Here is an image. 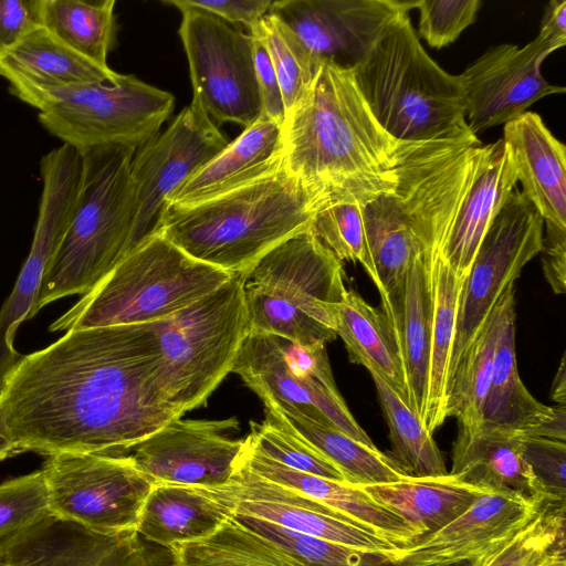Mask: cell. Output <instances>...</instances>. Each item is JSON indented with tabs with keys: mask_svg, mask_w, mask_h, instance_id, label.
Wrapping results in <instances>:
<instances>
[{
	"mask_svg": "<svg viewBox=\"0 0 566 566\" xmlns=\"http://www.w3.org/2000/svg\"><path fill=\"white\" fill-rule=\"evenodd\" d=\"M346 292L342 261L311 230L297 233L245 271L248 335L302 345L334 340Z\"/></svg>",
	"mask_w": 566,
	"mask_h": 566,
	"instance_id": "6",
	"label": "cell"
},
{
	"mask_svg": "<svg viewBox=\"0 0 566 566\" xmlns=\"http://www.w3.org/2000/svg\"><path fill=\"white\" fill-rule=\"evenodd\" d=\"M521 453L548 502H565L566 442L520 434Z\"/></svg>",
	"mask_w": 566,
	"mask_h": 566,
	"instance_id": "46",
	"label": "cell"
},
{
	"mask_svg": "<svg viewBox=\"0 0 566 566\" xmlns=\"http://www.w3.org/2000/svg\"><path fill=\"white\" fill-rule=\"evenodd\" d=\"M323 203L317 191L281 166L197 203L165 202L155 232L198 261L245 272L283 241L310 230Z\"/></svg>",
	"mask_w": 566,
	"mask_h": 566,
	"instance_id": "3",
	"label": "cell"
},
{
	"mask_svg": "<svg viewBox=\"0 0 566 566\" xmlns=\"http://www.w3.org/2000/svg\"><path fill=\"white\" fill-rule=\"evenodd\" d=\"M415 252L400 282L381 294V311L397 345L408 391V406L424 422L432 327V256L444 243Z\"/></svg>",
	"mask_w": 566,
	"mask_h": 566,
	"instance_id": "21",
	"label": "cell"
},
{
	"mask_svg": "<svg viewBox=\"0 0 566 566\" xmlns=\"http://www.w3.org/2000/svg\"><path fill=\"white\" fill-rule=\"evenodd\" d=\"M119 75L71 50L43 27L0 52V76L8 82L9 93L25 104L45 91L115 83Z\"/></svg>",
	"mask_w": 566,
	"mask_h": 566,
	"instance_id": "25",
	"label": "cell"
},
{
	"mask_svg": "<svg viewBox=\"0 0 566 566\" xmlns=\"http://www.w3.org/2000/svg\"><path fill=\"white\" fill-rule=\"evenodd\" d=\"M240 463L253 474L303 494L402 547L426 535L423 528L375 501L359 485L290 469L252 448L247 439Z\"/></svg>",
	"mask_w": 566,
	"mask_h": 566,
	"instance_id": "23",
	"label": "cell"
},
{
	"mask_svg": "<svg viewBox=\"0 0 566 566\" xmlns=\"http://www.w3.org/2000/svg\"><path fill=\"white\" fill-rule=\"evenodd\" d=\"M389 429L391 458L410 476H441L447 471L443 457L419 417L375 371L368 370Z\"/></svg>",
	"mask_w": 566,
	"mask_h": 566,
	"instance_id": "39",
	"label": "cell"
},
{
	"mask_svg": "<svg viewBox=\"0 0 566 566\" xmlns=\"http://www.w3.org/2000/svg\"><path fill=\"white\" fill-rule=\"evenodd\" d=\"M233 481L239 490L237 514L363 551L399 554L405 548L303 494L253 474L241 463Z\"/></svg>",
	"mask_w": 566,
	"mask_h": 566,
	"instance_id": "20",
	"label": "cell"
},
{
	"mask_svg": "<svg viewBox=\"0 0 566 566\" xmlns=\"http://www.w3.org/2000/svg\"><path fill=\"white\" fill-rule=\"evenodd\" d=\"M160 367L149 323L67 331L7 379L2 432L19 452L123 454L184 415Z\"/></svg>",
	"mask_w": 566,
	"mask_h": 566,
	"instance_id": "1",
	"label": "cell"
},
{
	"mask_svg": "<svg viewBox=\"0 0 566 566\" xmlns=\"http://www.w3.org/2000/svg\"><path fill=\"white\" fill-rule=\"evenodd\" d=\"M282 144L283 168L317 191L324 207L367 205L390 190L403 143L378 124L352 70L322 61L307 91L286 112Z\"/></svg>",
	"mask_w": 566,
	"mask_h": 566,
	"instance_id": "2",
	"label": "cell"
},
{
	"mask_svg": "<svg viewBox=\"0 0 566 566\" xmlns=\"http://www.w3.org/2000/svg\"><path fill=\"white\" fill-rule=\"evenodd\" d=\"M517 176L503 142L488 144V151L461 203L446 239L442 253L459 274H468L480 243Z\"/></svg>",
	"mask_w": 566,
	"mask_h": 566,
	"instance_id": "28",
	"label": "cell"
},
{
	"mask_svg": "<svg viewBox=\"0 0 566 566\" xmlns=\"http://www.w3.org/2000/svg\"><path fill=\"white\" fill-rule=\"evenodd\" d=\"M565 357L562 358L558 371L553 381L551 397L559 406H565L566 402V370Z\"/></svg>",
	"mask_w": 566,
	"mask_h": 566,
	"instance_id": "53",
	"label": "cell"
},
{
	"mask_svg": "<svg viewBox=\"0 0 566 566\" xmlns=\"http://www.w3.org/2000/svg\"><path fill=\"white\" fill-rule=\"evenodd\" d=\"M559 44L537 35L523 48L493 45L459 75L470 130L478 136L506 124L538 99L565 93L564 86L548 83L541 73L543 61Z\"/></svg>",
	"mask_w": 566,
	"mask_h": 566,
	"instance_id": "16",
	"label": "cell"
},
{
	"mask_svg": "<svg viewBox=\"0 0 566 566\" xmlns=\"http://www.w3.org/2000/svg\"><path fill=\"white\" fill-rule=\"evenodd\" d=\"M40 27V0H0V52Z\"/></svg>",
	"mask_w": 566,
	"mask_h": 566,
	"instance_id": "48",
	"label": "cell"
},
{
	"mask_svg": "<svg viewBox=\"0 0 566 566\" xmlns=\"http://www.w3.org/2000/svg\"><path fill=\"white\" fill-rule=\"evenodd\" d=\"M480 566H566L565 502H547L524 527L488 549Z\"/></svg>",
	"mask_w": 566,
	"mask_h": 566,
	"instance_id": "40",
	"label": "cell"
},
{
	"mask_svg": "<svg viewBox=\"0 0 566 566\" xmlns=\"http://www.w3.org/2000/svg\"><path fill=\"white\" fill-rule=\"evenodd\" d=\"M541 253L546 281L556 294L566 292V234H546Z\"/></svg>",
	"mask_w": 566,
	"mask_h": 566,
	"instance_id": "50",
	"label": "cell"
},
{
	"mask_svg": "<svg viewBox=\"0 0 566 566\" xmlns=\"http://www.w3.org/2000/svg\"><path fill=\"white\" fill-rule=\"evenodd\" d=\"M1 542L9 566H151L136 531L105 534L52 514Z\"/></svg>",
	"mask_w": 566,
	"mask_h": 566,
	"instance_id": "19",
	"label": "cell"
},
{
	"mask_svg": "<svg viewBox=\"0 0 566 566\" xmlns=\"http://www.w3.org/2000/svg\"><path fill=\"white\" fill-rule=\"evenodd\" d=\"M249 32L261 40L270 56L287 112L307 91L322 62L274 14L264 15Z\"/></svg>",
	"mask_w": 566,
	"mask_h": 566,
	"instance_id": "41",
	"label": "cell"
},
{
	"mask_svg": "<svg viewBox=\"0 0 566 566\" xmlns=\"http://www.w3.org/2000/svg\"><path fill=\"white\" fill-rule=\"evenodd\" d=\"M263 403L265 419L316 449L339 470L346 483H390L408 476L390 455L378 448H370L334 426L308 417L294 406L273 401Z\"/></svg>",
	"mask_w": 566,
	"mask_h": 566,
	"instance_id": "31",
	"label": "cell"
},
{
	"mask_svg": "<svg viewBox=\"0 0 566 566\" xmlns=\"http://www.w3.org/2000/svg\"><path fill=\"white\" fill-rule=\"evenodd\" d=\"M495 545H496V544H495ZM485 552H486V551H485ZM482 555H483V554H481L480 556L474 557V558L458 559V560L448 562V563L438 564V565H432V566H478V565H479L480 557H481Z\"/></svg>",
	"mask_w": 566,
	"mask_h": 566,
	"instance_id": "55",
	"label": "cell"
},
{
	"mask_svg": "<svg viewBox=\"0 0 566 566\" xmlns=\"http://www.w3.org/2000/svg\"><path fill=\"white\" fill-rule=\"evenodd\" d=\"M544 504L513 492H489L450 524L407 547L474 558L528 524Z\"/></svg>",
	"mask_w": 566,
	"mask_h": 566,
	"instance_id": "27",
	"label": "cell"
},
{
	"mask_svg": "<svg viewBox=\"0 0 566 566\" xmlns=\"http://www.w3.org/2000/svg\"><path fill=\"white\" fill-rule=\"evenodd\" d=\"M238 420H170L129 449L135 465L154 483L221 486L232 482L244 440L226 436Z\"/></svg>",
	"mask_w": 566,
	"mask_h": 566,
	"instance_id": "18",
	"label": "cell"
},
{
	"mask_svg": "<svg viewBox=\"0 0 566 566\" xmlns=\"http://www.w3.org/2000/svg\"><path fill=\"white\" fill-rule=\"evenodd\" d=\"M440 245L432 256L433 311L426 429L433 434L446 421L451 381V358L455 338L459 298L467 274H459L446 261Z\"/></svg>",
	"mask_w": 566,
	"mask_h": 566,
	"instance_id": "33",
	"label": "cell"
},
{
	"mask_svg": "<svg viewBox=\"0 0 566 566\" xmlns=\"http://www.w3.org/2000/svg\"><path fill=\"white\" fill-rule=\"evenodd\" d=\"M82 171V153L67 145L50 150L40 160L43 186L31 250L0 310V392L23 357L13 348L14 334L28 319L42 277L73 221Z\"/></svg>",
	"mask_w": 566,
	"mask_h": 566,
	"instance_id": "14",
	"label": "cell"
},
{
	"mask_svg": "<svg viewBox=\"0 0 566 566\" xmlns=\"http://www.w3.org/2000/svg\"><path fill=\"white\" fill-rule=\"evenodd\" d=\"M375 501L405 520L434 533L463 514L481 495L493 492L448 473L406 476L397 482L359 485Z\"/></svg>",
	"mask_w": 566,
	"mask_h": 566,
	"instance_id": "32",
	"label": "cell"
},
{
	"mask_svg": "<svg viewBox=\"0 0 566 566\" xmlns=\"http://www.w3.org/2000/svg\"><path fill=\"white\" fill-rule=\"evenodd\" d=\"M530 436L566 442V407L554 406L553 415Z\"/></svg>",
	"mask_w": 566,
	"mask_h": 566,
	"instance_id": "52",
	"label": "cell"
},
{
	"mask_svg": "<svg viewBox=\"0 0 566 566\" xmlns=\"http://www.w3.org/2000/svg\"><path fill=\"white\" fill-rule=\"evenodd\" d=\"M0 566H9L7 553L0 539Z\"/></svg>",
	"mask_w": 566,
	"mask_h": 566,
	"instance_id": "56",
	"label": "cell"
},
{
	"mask_svg": "<svg viewBox=\"0 0 566 566\" xmlns=\"http://www.w3.org/2000/svg\"><path fill=\"white\" fill-rule=\"evenodd\" d=\"M335 332L349 360L375 371L408 405V391L397 345L381 310L347 290L338 306Z\"/></svg>",
	"mask_w": 566,
	"mask_h": 566,
	"instance_id": "34",
	"label": "cell"
},
{
	"mask_svg": "<svg viewBox=\"0 0 566 566\" xmlns=\"http://www.w3.org/2000/svg\"><path fill=\"white\" fill-rule=\"evenodd\" d=\"M228 144V138L192 99L163 133L136 149L130 176L136 200L135 235L140 243L155 232L168 196Z\"/></svg>",
	"mask_w": 566,
	"mask_h": 566,
	"instance_id": "15",
	"label": "cell"
},
{
	"mask_svg": "<svg viewBox=\"0 0 566 566\" xmlns=\"http://www.w3.org/2000/svg\"><path fill=\"white\" fill-rule=\"evenodd\" d=\"M250 34L253 36L254 70L261 102L260 115L283 125L286 111L275 71L261 40Z\"/></svg>",
	"mask_w": 566,
	"mask_h": 566,
	"instance_id": "49",
	"label": "cell"
},
{
	"mask_svg": "<svg viewBox=\"0 0 566 566\" xmlns=\"http://www.w3.org/2000/svg\"><path fill=\"white\" fill-rule=\"evenodd\" d=\"M460 481L493 492H513L548 502L521 453L520 434L481 428L458 431L449 472Z\"/></svg>",
	"mask_w": 566,
	"mask_h": 566,
	"instance_id": "29",
	"label": "cell"
},
{
	"mask_svg": "<svg viewBox=\"0 0 566 566\" xmlns=\"http://www.w3.org/2000/svg\"><path fill=\"white\" fill-rule=\"evenodd\" d=\"M544 221L515 187L488 228L463 282L451 358V379L462 356L523 268L543 248ZM451 382V381H450Z\"/></svg>",
	"mask_w": 566,
	"mask_h": 566,
	"instance_id": "13",
	"label": "cell"
},
{
	"mask_svg": "<svg viewBox=\"0 0 566 566\" xmlns=\"http://www.w3.org/2000/svg\"><path fill=\"white\" fill-rule=\"evenodd\" d=\"M282 156V125L259 115L165 202L191 205L226 193L275 171Z\"/></svg>",
	"mask_w": 566,
	"mask_h": 566,
	"instance_id": "26",
	"label": "cell"
},
{
	"mask_svg": "<svg viewBox=\"0 0 566 566\" xmlns=\"http://www.w3.org/2000/svg\"><path fill=\"white\" fill-rule=\"evenodd\" d=\"M239 504L235 482L221 486L155 483L144 503L136 532L170 547L208 537L234 517Z\"/></svg>",
	"mask_w": 566,
	"mask_h": 566,
	"instance_id": "22",
	"label": "cell"
},
{
	"mask_svg": "<svg viewBox=\"0 0 566 566\" xmlns=\"http://www.w3.org/2000/svg\"><path fill=\"white\" fill-rule=\"evenodd\" d=\"M20 453L15 446L3 434L0 423V461Z\"/></svg>",
	"mask_w": 566,
	"mask_h": 566,
	"instance_id": "54",
	"label": "cell"
},
{
	"mask_svg": "<svg viewBox=\"0 0 566 566\" xmlns=\"http://www.w3.org/2000/svg\"><path fill=\"white\" fill-rule=\"evenodd\" d=\"M41 126L63 145L81 153L106 146L138 149L156 136L174 111L171 93L133 74L115 83L50 90L28 103Z\"/></svg>",
	"mask_w": 566,
	"mask_h": 566,
	"instance_id": "9",
	"label": "cell"
},
{
	"mask_svg": "<svg viewBox=\"0 0 566 566\" xmlns=\"http://www.w3.org/2000/svg\"><path fill=\"white\" fill-rule=\"evenodd\" d=\"M250 426L247 441L268 458L296 471L345 482L331 461L291 431L268 419L262 423L251 422Z\"/></svg>",
	"mask_w": 566,
	"mask_h": 566,
	"instance_id": "43",
	"label": "cell"
},
{
	"mask_svg": "<svg viewBox=\"0 0 566 566\" xmlns=\"http://www.w3.org/2000/svg\"><path fill=\"white\" fill-rule=\"evenodd\" d=\"M365 206L359 202L326 205L315 213L310 230L339 261L360 263L377 286V273L365 233Z\"/></svg>",
	"mask_w": 566,
	"mask_h": 566,
	"instance_id": "42",
	"label": "cell"
},
{
	"mask_svg": "<svg viewBox=\"0 0 566 566\" xmlns=\"http://www.w3.org/2000/svg\"><path fill=\"white\" fill-rule=\"evenodd\" d=\"M179 11L178 34L188 61L192 99L211 119L248 127L261 113L253 36L205 11Z\"/></svg>",
	"mask_w": 566,
	"mask_h": 566,
	"instance_id": "12",
	"label": "cell"
},
{
	"mask_svg": "<svg viewBox=\"0 0 566 566\" xmlns=\"http://www.w3.org/2000/svg\"><path fill=\"white\" fill-rule=\"evenodd\" d=\"M245 272L193 304L149 323L160 355L161 381L182 413L201 407L231 373L248 335Z\"/></svg>",
	"mask_w": 566,
	"mask_h": 566,
	"instance_id": "8",
	"label": "cell"
},
{
	"mask_svg": "<svg viewBox=\"0 0 566 566\" xmlns=\"http://www.w3.org/2000/svg\"><path fill=\"white\" fill-rule=\"evenodd\" d=\"M503 142L513 160L522 193L546 229L566 231V147L535 112L504 125Z\"/></svg>",
	"mask_w": 566,
	"mask_h": 566,
	"instance_id": "24",
	"label": "cell"
},
{
	"mask_svg": "<svg viewBox=\"0 0 566 566\" xmlns=\"http://www.w3.org/2000/svg\"><path fill=\"white\" fill-rule=\"evenodd\" d=\"M232 274L189 256L154 232L49 329L157 322L212 293Z\"/></svg>",
	"mask_w": 566,
	"mask_h": 566,
	"instance_id": "7",
	"label": "cell"
},
{
	"mask_svg": "<svg viewBox=\"0 0 566 566\" xmlns=\"http://www.w3.org/2000/svg\"><path fill=\"white\" fill-rule=\"evenodd\" d=\"M514 285L501 298L493 371L483 409L482 428L530 436L554 412L533 397L517 370Z\"/></svg>",
	"mask_w": 566,
	"mask_h": 566,
	"instance_id": "30",
	"label": "cell"
},
{
	"mask_svg": "<svg viewBox=\"0 0 566 566\" xmlns=\"http://www.w3.org/2000/svg\"><path fill=\"white\" fill-rule=\"evenodd\" d=\"M41 471L50 514L105 534L136 531L155 484L124 454L59 453Z\"/></svg>",
	"mask_w": 566,
	"mask_h": 566,
	"instance_id": "11",
	"label": "cell"
},
{
	"mask_svg": "<svg viewBox=\"0 0 566 566\" xmlns=\"http://www.w3.org/2000/svg\"><path fill=\"white\" fill-rule=\"evenodd\" d=\"M174 566H305L235 517L212 535L169 547Z\"/></svg>",
	"mask_w": 566,
	"mask_h": 566,
	"instance_id": "36",
	"label": "cell"
},
{
	"mask_svg": "<svg viewBox=\"0 0 566 566\" xmlns=\"http://www.w3.org/2000/svg\"><path fill=\"white\" fill-rule=\"evenodd\" d=\"M49 514L46 486L41 469L0 484V539Z\"/></svg>",
	"mask_w": 566,
	"mask_h": 566,
	"instance_id": "44",
	"label": "cell"
},
{
	"mask_svg": "<svg viewBox=\"0 0 566 566\" xmlns=\"http://www.w3.org/2000/svg\"><path fill=\"white\" fill-rule=\"evenodd\" d=\"M416 1L280 0L269 13L283 21L318 61L354 70Z\"/></svg>",
	"mask_w": 566,
	"mask_h": 566,
	"instance_id": "17",
	"label": "cell"
},
{
	"mask_svg": "<svg viewBox=\"0 0 566 566\" xmlns=\"http://www.w3.org/2000/svg\"><path fill=\"white\" fill-rule=\"evenodd\" d=\"M231 373L239 375L263 402L294 406L308 417L377 448L337 390L326 344L302 345L276 335L249 334Z\"/></svg>",
	"mask_w": 566,
	"mask_h": 566,
	"instance_id": "10",
	"label": "cell"
},
{
	"mask_svg": "<svg viewBox=\"0 0 566 566\" xmlns=\"http://www.w3.org/2000/svg\"><path fill=\"white\" fill-rule=\"evenodd\" d=\"M178 10L192 8L210 13L229 24L244 25L249 31L270 11L266 0H163Z\"/></svg>",
	"mask_w": 566,
	"mask_h": 566,
	"instance_id": "47",
	"label": "cell"
},
{
	"mask_svg": "<svg viewBox=\"0 0 566 566\" xmlns=\"http://www.w3.org/2000/svg\"><path fill=\"white\" fill-rule=\"evenodd\" d=\"M234 517L280 545L305 566H432L452 562L440 551L413 552L406 546L399 554L375 553L295 533L253 516L235 514Z\"/></svg>",
	"mask_w": 566,
	"mask_h": 566,
	"instance_id": "35",
	"label": "cell"
},
{
	"mask_svg": "<svg viewBox=\"0 0 566 566\" xmlns=\"http://www.w3.org/2000/svg\"><path fill=\"white\" fill-rule=\"evenodd\" d=\"M500 315L501 300L462 356L452 376L447 398V417H454L458 420L459 431L473 433L482 428Z\"/></svg>",
	"mask_w": 566,
	"mask_h": 566,
	"instance_id": "38",
	"label": "cell"
},
{
	"mask_svg": "<svg viewBox=\"0 0 566 566\" xmlns=\"http://www.w3.org/2000/svg\"><path fill=\"white\" fill-rule=\"evenodd\" d=\"M538 35L559 44H566V1L553 0L548 3Z\"/></svg>",
	"mask_w": 566,
	"mask_h": 566,
	"instance_id": "51",
	"label": "cell"
},
{
	"mask_svg": "<svg viewBox=\"0 0 566 566\" xmlns=\"http://www.w3.org/2000/svg\"><path fill=\"white\" fill-rule=\"evenodd\" d=\"M352 72L374 117L394 139L481 144L467 123L459 75L446 72L427 54L408 13Z\"/></svg>",
	"mask_w": 566,
	"mask_h": 566,
	"instance_id": "4",
	"label": "cell"
},
{
	"mask_svg": "<svg viewBox=\"0 0 566 566\" xmlns=\"http://www.w3.org/2000/svg\"><path fill=\"white\" fill-rule=\"evenodd\" d=\"M114 0H40L41 24L59 41L98 66L116 44Z\"/></svg>",
	"mask_w": 566,
	"mask_h": 566,
	"instance_id": "37",
	"label": "cell"
},
{
	"mask_svg": "<svg viewBox=\"0 0 566 566\" xmlns=\"http://www.w3.org/2000/svg\"><path fill=\"white\" fill-rule=\"evenodd\" d=\"M135 148L83 151L82 182L73 221L46 269L28 319L48 304L84 295L142 243L135 235L130 176Z\"/></svg>",
	"mask_w": 566,
	"mask_h": 566,
	"instance_id": "5",
	"label": "cell"
},
{
	"mask_svg": "<svg viewBox=\"0 0 566 566\" xmlns=\"http://www.w3.org/2000/svg\"><path fill=\"white\" fill-rule=\"evenodd\" d=\"M480 0H419V34L434 49L453 43L474 23Z\"/></svg>",
	"mask_w": 566,
	"mask_h": 566,
	"instance_id": "45",
	"label": "cell"
}]
</instances>
